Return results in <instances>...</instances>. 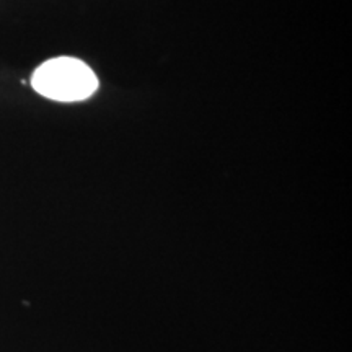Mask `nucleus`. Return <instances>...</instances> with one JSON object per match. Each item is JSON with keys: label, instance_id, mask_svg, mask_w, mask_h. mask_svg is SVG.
<instances>
[{"label": "nucleus", "instance_id": "obj_1", "mask_svg": "<svg viewBox=\"0 0 352 352\" xmlns=\"http://www.w3.org/2000/svg\"><path fill=\"white\" fill-rule=\"evenodd\" d=\"M32 87L46 98L70 103L90 98L98 88V78L82 60L56 57L34 70Z\"/></svg>", "mask_w": 352, "mask_h": 352}]
</instances>
